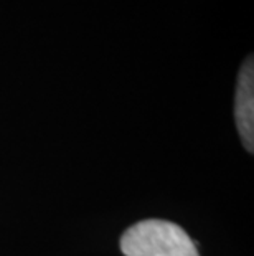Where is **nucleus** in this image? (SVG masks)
<instances>
[{"instance_id": "nucleus-1", "label": "nucleus", "mask_w": 254, "mask_h": 256, "mask_svg": "<svg viewBox=\"0 0 254 256\" xmlns=\"http://www.w3.org/2000/svg\"><path fill=\"white\" fill-rule=\"evenodd\" d=\"M121 250L126 256H198L187 232L167 220H144L127 228Z\"/></svg>"}, {"instance_id": "nucleus-2", "label": "nucleus", "mask_w": 254, "mask_h": 256, "mask_svg": "<svg viewBox=\"0 0 254 256\" xmlns=\"http://www.w3.org/2000/svg\"><path fill=\"white\" fill-rule=\"evenodd\" d=\"M235 119L240 130L243 144L248 152L253 154L254 149V64L250 56L243 64L238 76Z\"/></svg>"}]
</instances>
